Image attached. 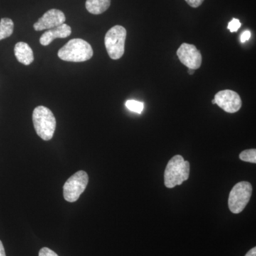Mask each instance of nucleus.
<instances>
[{"label": "nucleus", "instance_id": "1", "mask_svg": "<svg viewBox=\"0 0 256 256\" xmlns=\"http://www.w3.org/2000/svg\"><path fill=\"white\" fill-rule=\"evenodd\" d=\"M94 50L90 44L82 38H73L58 52L60 60L69 62H84L90 60Z\"/></svg>", "mask_w": 256, "mask_h": 256}, {"label": "nucleus", "instance_id": "2", "mask_svg": "<svg viewBox=\"0 0 256 256\" xmlns=\"http://www.w3.org/2000/svg\"><path fill=\"white\" fill-rule=\"evenodd\" d=\"M32 120L38 137L45 141L52 139L56 127V120L50 108L44 106H37L33 111Z\"/></svg>", "mask_w": 256, "mask_h": 256}, {"label": "nucleus", "instance_id": "3", "mask_svg": "<svg viewBox=\"0 0 256 256\" xmlns=\"http://www.w3.org/2000/svg\"><path fill=\"white\" fill-rule=\"evenodd\" d=\"M190 164L183 156H175L170 160L165 169L164 180L166 188H174L190 178Z\"/></svg>", "mask_w": 256, "mask_h": 256}, {"label": "nucleus", "instance_id": "4", "mask_svg": "<svg viewBox=\"0 0 256 256\" xmlns=\"http://www.w3.org/2000/svg\"><path fill=\"white\" fill-rule=\"evenodd\" d=\"M127 31L124 26L116 25L108 31L105 36L106 50L110 58L118 60L124 56Z\"/></svg>", "mask_w": 256, "mask_h": 256}, {"label": "nucleus", "instance_id": "5", "mask_svg": "<svg viewBox=\"0 0 256 256\" xmlns=\"http://www.w3.org/2000/svg\"><path fill=\"white\" fill-rule=\"evenodd\" d=\"M252 185L248 182L237 183L228 197V208L234 214H239L246 208L252 196Z\"/></svg>", "mask_w": 256, "mask_h": 256}, {"label": "nucleus", "instance_id": "6", "mask_svg": "<svg viewBox=\"0 0 256 256\" xmlns=\"http://www.w3.org/2000/svg\"><path fill=\"white\" fill-rule=\"evenodd\" d=\"M88 184V175L86 172H77L64 185V197L66 201L75 202L84 193Z\"/></svg>", "mask_w": 256, "mask_h": 256}, {"label": "nucleus", "instance_id": "7", "mask_svg": "<svg viewBox=\"0 0 256 256\" xmlns=\"http://www.w3.org/2000/svg\"><path fill=\"white\" fill-rule=\"evenodd\" d=\"M178 60L188 69L196 70L201 67L202 56L201 52L193 44L184 43L176 52Z\"/></svg>", "mask_w": 256, "mask_h": 256}, {"label": "nucleus", "instance_id": "8", "mask_svg": "<svg viewBox=\"0 0 256 256\" xmlns=\"http://www.w3.org/2000/svg\"><path fill=\"white\" fill-rule=\"evenodd\" d=\"M216 104L228 114L238 112L242 106V100L236 92L232 90H224L217 92L214 96Z\"/></svg>", "mask_w": 256, "mask_h": 256}, {"label": "nucleus", "instance_id": "9", "mask_svg": "<svg viewBox=\"0 0 256 256\" xmlns=\"http://www.w3.org/2000/svg\"><path fill=\"white\" fill-rule=\"evenodd\" d=\"M66 21V16L60 10L52 9L47 11L38 21L34 24L36 31L50 30L63 24Z\"/></svg>", "mask_w": 256, "mask_h": 256}, {"label": "nucleus", "instance_id": "10", "mask_svg": "<svg viewBox=\"0 0 256 256\" xmlns=\"http://www.w3.org/2000/svg\"><path fill=\"white\" fill-rule=\"evenodd\" d=\"M72 34V28L66 24H63L56 28H50L44 32L40 38V44L43 46H48L56 38H67Z\"/></svg>", "mask_w": 256, "mask_h": 256}, {"label": "nucleus", "instance_id": "11", "mask_svg": "<svg viewBox=\"0 0 256 256\" xmlns=\"http://www.w3.org/2000/svg\"><path fill=\"white\" fill-rule=\"evenodd\" d=\"M14 54L18 62L24 65H30L34 60L31 47L25 42H18L14 46Z\"/></svg>", "mask_w": 256, "mask_h": 256}, {"label": "nucleus", "instance_id": "12", "mask_svg": "<svg viewBox=\"0 0 256 256\" xmlns=\"http://www.w3.org/2000/svg\"><path fill=\"white\" fill-rule=\"evenodd\" d=\"M110 6V0H86V8L92 14H100L105 12Z\"/></svg>", "mask_w": 256, "mask_h": 256}, {"label": "nucleus", "instance_id": "13", "mask_svg": "<svg viewBox=\"0 0 256 256\" xmlns=\"http://www.w3.org/2000/svg\"><path fill=\"white\" fill-rule=\"evenodd\" d=\"M14 32V22L10 18H2L0 21V41L8 38Z\"/></svg>", "mask_w": 256, "mask_h": 256}, {"label": "nucleus", "instance_id": "14", "mask_svg": "<svg viewBox=\"0 0 256 256\" xmlns=\"http://www.w3.org/2000/svg\"><path fill=\"white\" fill-rule=\"evenodd\" d=\"M239 158L240 160L247 162L256 163V150L250 149L242 151L240 154H239Z\"/></svg>", "mask_w": 256, "mask_h": 256}, {"label": "nucleus", "instance_id": "15", "mask_svg": "<svg viewBox=\"0 0 256 256\" xmlns=\"http://www.w3.org/2000/svg\"><path fill=\"white\" fill-rule=\"evenodd\" d=\"M126 106L128 110L139 114H140L142 112L143 109H144V104L137 100H129L126 101Z\"/></svg>", "mask_w": 256, "mask_h": 256}, {"label": "nucleus", "instance_id": "16", "mask_svg": "<svg viewBox=\"0 0 256 256\" xmlns=\"http://www.w3.org/2000/svg\"><path fill=\"white\" fill-rule=\"evenodd\" d=\"M242 26V23L239 21L238 18H234L228 24V30L230 32H238L239 28Z\"/></svg>", "mask_w": 256, "mask_h": 256}, {"label": "nucleus", "instance_id": "17", "mask_svg": "<svg viewBox=\"0 0 256 256\" xmlns=\"http://www.w3.org/2000/svg\"><path fill=\"white\" fill-rule=\"evenodd\" d=\"M38 256H58L53 250H50L48 248L44 247L42 248L38 252Z\"/></svg>", "mask_w": 256, "mask_h": 256}, {"label": "nucleus", "instance_id": "18", "mask_svg": "<svg viewBox=\"0 0 256 256\" xmlns=\"http://www.w3.org/2000/svg\"><path fill=\"white\" fill-rule=\"evenodd\" d=\"M185 1L192 8H196L202 5L204 0H185Z\"/></svg>", "mask_w": 256, "mask_h": 256}, {"label": "nucleus", "instance_id": "19", "mask_svg": "<svg viewBox=\"0 0 256 256\" xmlns=\"http://www.w3.org/2000/svg\"><path fill=\"white\" fill-rule=\"evenodd\" d=\"M250 36H252V34H250V31H248V30L244 31L242 32V36H240V42H242V43H245L250 38Z\"/></svg>", "mask_w": 256, "mask_h": 256}, {"label": "nucleus", "instance_id": "20", "mask_svg": "<svg viewBox=\"0 0 256 256\" xmlns=\"http://www.w3.org/2000/svg\"><path fill=\"white\" fill-rule=\"evenodd\" d=\"M245 256H256V248H252V249H250L248 252L246 254Z\"/></svg>", "mask_w": 256, "mask_h": 256}, {"label": "nucleus", "instance_id": "21", "mask_svg": "<svg viewBox=\"0 0 256 256\" xmlns=\"http://www.w3.org/2000/svg\"><path fill=\"white\" fill-rule=\"evenodd\" d=\"M0 256H6L4 246L1 240H0Z\"/></svg>", "mask_w": 256, "mask_h": 256}, {"label": "nucleus", "instance_id": "22", "mask_svg": "<svg viewBox=\"0 0 256 256\" xmlns=\"http://www.w3.org/2000/svg\"><path fill=\"white\" fill-rule=\"evenodd\" d=\"M194 72V70H192V69H188V73L190 75H193Z\"/></svg>", "mask_w": 256, "mask_h": 256}, {"label": "nucleus", "instance_id": "23", "mask_svg": "<svg viewBox=\"0 0 256 256\" xmlns=\"http://www.w3.org/2000/svg\"><path fill=\"white\" fill-rule=\"evenodd\" d=\"M212 104H216L214 99V100H212Z\"/></svg>", "mask_w": 256, "mask_h": 256}]
</instances>
